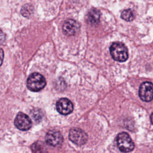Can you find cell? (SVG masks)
<instances>
[{
	"mask_svg": "<svg viewBox=\"0 0 153 153\" xmlns=\"http://www.w3.org/2000/svg\"><path fill=\"white\" fill-rule=\"evenodd\" d=\"M112 57L116 61L123 62L127 60L128 57V50L126 46L121 42H114L109 48Z\"/></svg>",
	"mask_w": 153,
	"mask_h": 153,
	"instance_id": "obj_1",
	"label": "cell"
},
{
	"mask_svg": "<svg viewBox=\"0 0 153 153\" xmlns=\"http://www.w3.org/2000/svg\"><path fill=\"white\" fill-rule=\"evenodd\" d=\"M46 85L45 78L39 73H33L27 79V87L32 91H39Z\"/></svg>",
	"mask_w": 153,
	"mask_h": 153,
	"instance_id": "obj_2",
	"label": "cell"
},
{
	"mask_svg": "<svg viewBox=\"0 0 153 153\" xmlns=\"http://www.w3.org/2000/svg\"><path fill=\"white\" fill-rule=\"evenodd\" d=\"M116 140L117 146L122 152H128L132 151L134 148V145L132 139L126 132L119 133Z\"/></svg>",
	"mask_w": 153,
	"mask_h": 153,
	"instance_id": "obj_3",
	"label": "cell"
},
{
	"mask_svg": "<svg viewBox=\"0 0 153 153\" xmlns=\"http://www.w3.org/2000/svg\"><path fill=\"white\" fill-rule=\"evenodd\" d=\"M69 138L74 143L78 145H82L87 142L88 137L87 134L81 129L73 128L69 131Z\"/></svg>",
	"mask_w": 153,
	"mask_h": 153,
	"instance_id": "obj_4",
	"label": "cell"
},
{
	"mask_svg": "<svg viewBox=\"0 0 153 153\" xmlns=\"http://www.w3.org/2000/svg\"><path fill=\"white\" fill-rule=\"evenodd\" d=\"M140 98L145 102H149L153 99V84L151 82H143L139 88Z\"/></svg>",
	"mask_w": 153,
	"mask_h": 153,
	"instance_id": "obj_5",
	"label": "cell"
},
{
	"mask_svg": "<svg viewBox=\"0 0 153 153\" xmlns=\"http://www.w3.org/2000/svg\"><path fill=\"white\" fill-rule=\"evenodd\" d=\"M14 125L20 130L26 131L29 130L32 126L30 118L23 112H19L14 120Z\"/></svg>",
	"mask_w": 153,
	"mask_h": 153,
	"instance_id": "obj_6",
	"label": "cell"
},
{
	"mask_svg": "<svg viewBox=\"0 0 153 153\" xmlns=\"http://www.w3.org/2000/svg\"><path fill=\"white\" fill-rule=\"evenodd\" d=\"M45 141L49 145L60 146L63 143V136L58 131H49L46 134Z\"/></svg>",
	"mask_w": 153,
	"mask_h": 153,
	"instance_id": "obj_7",
	"label": "cell"
},
{
	"mask_svg": "<svg viewBox=\"0 0 153 153\" xmlns=\"http://www.w3.org/2000/svg\"><path fill=\"white\" fill-rule=\"evenodd\" d=\"M56 109L60 114L68 115L72 112L74 106L71 100L66 98H62L57 102Z\"/></svg>",
	"mask_w": 153,
	"mask_h": 153,
	"instance_id": "obj_8",
	"label": "cell"
},
{
	"mask_svg": "<svg viewBox=\"0 0 153 153\" xmlns=\"http://www.w3.org/2000/svg\"><path fill=\"white\" fill-rule=\"evenodd\" d=\"M79 24L75 20L68 19L66 20L63 25V30L68 36H73L79 31Z\"/></svg>",
	"mask_w": 153,
	"mask_h": 153,
	"instance_id": "obj_9",
	"label": "cell"
},
{
	"mask_svg": "<svg viewBox=\"0 0 153 153\" xmlns=\"http://www.w3.org/2000/svg\"><path fill=\"white\" fill-rule=\"evenodd\" d=\"M100 16V11L97 9L92 8L88 13L87 21L90 25L92 26H96L99 22Z\"/></svg>",
	"mask_w": 153,
	"mask_h": 153,
	"instance_id": "obj_10",
	"label": "cell"
},
{
	"mask_svg": "<svg viewBox=\"0 0 153 153\" xmlns=\"http://www.w3.org/2000/svg\"><path fill=\"white\" fill-rule=\"evenodd\" d=\"M121 17L126 21L130 22L134 19V15L131 10L127 9V10H124L122 12V13L121 14Z\"/></svg>",
	"mask_w": 153,
	"mask_h": 153,
	"instance_id": "obj_11",
	"label": "cell"
},
{
	"mask_svg": "<svg viewBox=\"0 0 153 153\" xmlns=\"http://www.w3.org/2000/svg\"><path fill=\"white\" fill-rule=\"evenodd\" d=\"M33 11V8L31 5L26 4L24 6H23V7L22 8L21 13L23 16L26 17H29L32 14Z\"/></svg>",
	"mask_w": 153,
	"mask_h": 153,
	"instance_id": "obj_12",
	"label": "cell"
},
{
	"mask_svg": "<svg viewBox=\"0 0 153 153\" xmlns=\"http://www.w3.org/2000/svg\"><path fill=\"white\" fill-rule=\"evenodd\" d=\"M31 148L33 153H48L46 149L38 142L33 143Z\"/></svg>",
	"mask_w": 153,
	"mask_h": 153,
	"instance_id": "obj_13",
	"label": "cell"
},
{
	"mask_svg": "<svg viewBox=\"0 0 153 153\" xmlns=\"http://www.w3.org/2000/svg\"><path fill=\"white\" fill-rule=\"evenodd\" d=\"M4 59V51L0 48V66H1Z\"/></svg>",
	"mask_w": 153,
	"mask_h": 153,
	"instance_id": "obj_14",
	"label": "cell"
},
{
	"mask_svg": "<svg viewBox=\"0 0 153 153\" xmlns=\"http://www.w3.org/2000/svg\"><path fill=\"white\" fill-rule=\"evenodd\" d=\"M150 120H151V121L152 123V124H153V113L151 115V117H150Z\"/></svg>",
	"mask_w": 153,
	"mask_h": 153,
	"instance_id": "obj_15",
	"label": "cell"
}]
</instances>
